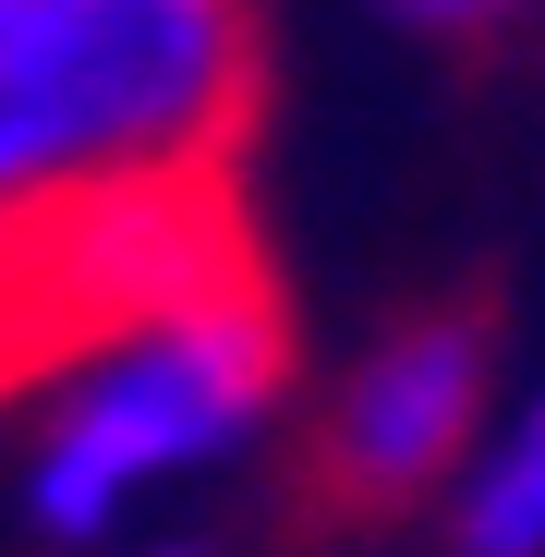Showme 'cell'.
Masks as SVG:
<instances>
[{"mask_svg": "<svg viewBox=\"0 0 545 557\" xmlns=\"http://www.w3.org/2000/svg\"><path fill=\"white\" fill-rule=\"evenodd\" d=\"M461 557H545V388L485 448V473L461 497Z\"/></svg>", "mask_w": 545, "mask_h": 557, "instance_id": "cell-5", "label": "cell"}, {"mask_svg": "<svg viewBox=\"0 0 545 557\" xmlns=\"http://www.w3.org/2000/svg\"><path fill=\"white\" fill-rule=\"evenodd\" d=\"M388 25H485V13H521V0H376Z\"/></svg>", "mask_w": 545, "mask_h": 557, "instance_id": "cell-6", "label": "cell"}, {"mask_svg": "<svg viewBox=\"0 0 545 557\" xmlns=\"http://www.w3.org/2000/svg\"><path fill=\"white\" fill-rule=\"evenodd\" d=\"M473 412H485V327L424 315V327H400L351 363V388L327 412V473L363 485V497H412L424 473H448Z\"/></svg>", "mask_w": 545, "mask_h": 557, "instance_id": "cell-4", "label": "cell"}, {"mask_svg": "<svg viewBox=\"0 0 545 557\" xmlns=\"http://www.w3.org/2000/svg\"><path fill=\"white\" fill-rule=\"evenodd\" d=\"M49 424L25 448V521L49 545H98L146 485L231 460L267 400H280V315H267L255 267L182 292L170 315L122 327L110 351H85L49 376Z\"/></svg>", "mask_w": 545, "mask_h": 557, "instance_id": "cell-2", "label": "cell"}, {"mask_svg": "<svg viewBox=\"0 0 545 557\" xmlns=\"http://www.w3.org/2000/svg\"><path fill=\"white\" fill-rule=\"evenodd\" d=\"M158 557H195V545H158Z\"/></svg>", "mask_w": 545, "mask_h": 557, "instance_id": "cell-7", "label": "cell"}, {"mask_svg": "<svg viewBox=\"0 0 545 557\" xmlns=\"http://www.w3.org/2000/svg\"><path fill=\"white\" fill-rule=\"evenodd\" d=\"M243 85V0H0V219L85 182L219 170Z\"/></svg>", "mask_w": 545, "mask_h": 557, "instance_id": "cell-1", "label": "cell"}, {"mask_svg": "<svg viewBox=\"0 0 545 557\" xmlns=\"http://www.w3.org/2000/svg\"><path fill=\"white\" fill-rule=\"evenodd\" d=\"M207 278H243V231L219 207V170L85 182V195L0 219V388L110 351L122 327L170 315Z\"/></svg>", "mask_w": 545, "mask_h": 557, "instance_id": "cell-3", "label": "cell"}]
</instances>
